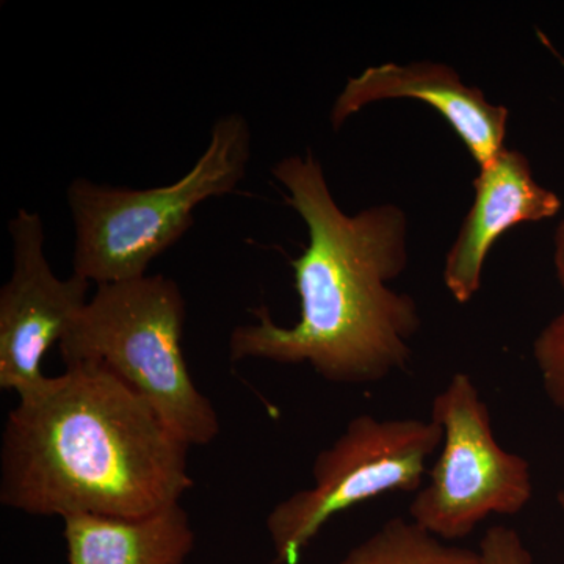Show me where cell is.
I'll return each mask as SVG.
<instances>
[{
  "instance_id": "6da1fadb",
  "label": "cell",
  "mask_w": 564,
  "mask_h": 564,
  "mask_svg": "<svg viewBox=\"0 0 564 564\" xmlns=\"http://www.w3.org/2000/svg\"><path fill=\"white\" fill-rule=\"evenodd\" d=\"M272 174L310 239L291 261L300 318L281 326L267 307L252 310L256 323L229 336V359L310 364L340 386L377 384L402 372L422 326L413 296L389 288L408 265L406 215L393 204L345 214L311 151L281 159Z\"/></svg>"
},
{
  "instance_id": "7a4b0ae2",
  "label": "cell",
  "mask_w": 564,
  "mask_h": 564,
  "mask_svg": "<svg viewBox=\"0 0 564 564\" xmlns=\"http://www.w3.org/2000/svg\"><path fill=\"white\" fill-rule=\"evenodd\" d=\"M188 445L99 364L18 397L0 445V503L40 518H140L193 488Z\"/></svg>"
},
{
  "instance_id": "3957f363",
  "label": "cell",
  "mask_w": 564,
  "mask_h": 564,
  "mask_svg": "<svg viewBox=\"0 0 564 564\" xmlns=\"http://www.w3.org/2000/svg\"><path fill=\"white\" fill-rule=\"evenodd\" d=\"M185 317L184 293L162 274L96 285L58 348L66 366L99 364L144 400L177 440L206 447L221 423L185 361Z\"/></svg>"
},
{
  "instance_id": "277c9868",
  "label": "cell",
  "mask_w": 564,
  "mask_h": 564,
  "mask_svg": "<svg viewBox=\"0 0 564 564\" xmlns=\"http://www.w3.org/2000/svg\"><path fill=\"white\" fill-rule=\"evenodd\" d=\"M250 159V122L228 113L212 126L209 144L191 172L172 184L139 191L87 177L70 181L74 273L95 285L148 276L151 263L192 228L203 203L239 187Z\"/></svg>"
},
{
  "instance_id": "5b68a950",
  "label": "cell",
  "mask_w": 564,
  "mask_h": 564,
  "mask_svg": "<svg viewBox=\"0 0 564 564\" xmlns=\"http://www.w3.org/2000/svg\"><path fill=\"white\" fill-rule=\"evenodd\" d=\"M443 440V426L432 417H352L315 456L313 486L281 500L267 516L274 564H300L304 549L334 516L386 494L417 492Z\"/></svg>"
},
{
  "instance_id": "8992f818",
  "label": "cell",
  "mask_w": 564,
  "mask_h": 564,
  "mask_svg": "<svg viewBox=\"0 0 564 564\" xmlns=\"http://www.w3.org/2000/svg\"><path fill=\"white\" fill-rule=\"evenodd\" d=\"M432 419L443 426V445L410 505L411 521L455 543L491 516L522 513L533 499L532 469L494 436L488 404L469 375L455 373L434 397Z\"/></svg>"
},
{
  "instance_id": "52a82bcc",
  "label": "cell",
  "mask_w": 564,
  "mask_h": 564,
  "mask_svg": "<svg viewBox=\"0 0 564 564\" xmlns=\"http://www.w3.org/2000/svg\"><path fill=\"white\" fill-rule=\"evenodd\" d=\"M9 232L13 272L0 291V388L22 397L47 380L41 362L87 306L91 282L54 273L39 212L18 209Z\"/></svg>"
},
{
  "instance_id": "ba28073f",
  "label": "cell",
  "mask_w": 564,
  "mask_h": 564,
  "mask_svg": "<svg viewBox=\"0 0 564 564\" xmlns=\"http://www.w3.org/2000/svg\"><path fill=\"white\" fill-rule=\"evenodd\" d=\"M386 99H417L440 111L480 169L505 148L510 111L489 102L480 88L464 84L444 63H386L350 77L333 104V128L339 131L364 107Z\"/></svg>"
},
{
  "instance_id": "9c48e42d",
  "label": "cell",
  "mask_w": 564,
  "mask_h": 564,
  "mask_svg": "<svg viewBox=\"0 0 564 564\" xmlns=\"http://www.w3.org/2000/svg\"><path fill=\"white\" fill-rule=\"evenodd\" d=\"M475 199L464 218L444 265L445 288L458 303L474 299L492 245L508 229L521 223L555 217L562 199L538 184L529 159L503 148L474 182Z\"/></svg>"
},
{
  "instance_id": "30bf717a",
  "label": "cell",
  "mask_w": 564,
  "mask_h": 564,
  "mask_svg": "<svg viewBox=\"0 0 564 564\" xmlns=\"http://www.w3.org/2000/svg\"><path fill=\"white\" fill-rule=\"evenodd\" d=\"M68 564H185L196 534L181 502L140 518H63Z\"/></svg>"
},
{
  "instance_id": "8fae6325",
  "label": "cell",
  "mask_w": 564,
  "mask_h": 564,
  "mask_svg": "<svg viewBox=\"0 0 564 564\" xmlns=\"http://www.w3.org/2000/svg\"><path fill=\"white\" fill-rule=\"evenodd\" d=\"M336 564H481V558L478 549L440 540L410 518H393Z\"/></svg>"
},
{
  "instance_id": "7c38bea8",
  "label": "cell",
  "mask_w": 564,
  "mask_h": 564,
  "mask_svg": "<svg viewBox=\"0 0 564 564\" xmlns=\"http://www.w3.org/2000/svg\"><path fill=\"white\" fill-rule=\"evenodd\" d=\"M533 358L547 399L564 414V325L554 318L538 334Z\"/></svg>"
},
{
  "instance_id": "4fadbf2b",
  "label": "cell",
  "mask_w": 564,
  "mask_h": 564,
  "mask_svg": "<svg viewBox=\"0 0 564 564\" xmlns=\"http://www.w3.org/2000/svg\"><path fill=\"white\" fill-rule=\"evenodd\" d=\"M481 564H533L532 552L511 527L494 525L478 544Z\"/></svg>"
},
{
  "instance_id": "5bb4252c",
  "label": "cell",
  "mask_w": 564,
  "mask_h": 564,
  "mask_svg": "<svg viewBox=\"0 0 564 564\" xmlns=\"http://www.w3.org/2000/svg\"><path fill=\"white\" fill-rule=\"evenodd\" d=\"M555 269L556 274H558V280L562 282L564 289V220L560 223L558 228L555 231ZM560 322L564 325V311L558 315Z\"/></svg>"
},
{
  "instance_id": "9a60e30c",
  "label": "cell",
  "mask_w": 564,
  "mask_h": 564,
  "mask_svg": "<svg viewBox=\"0 0 564 564\" xmlns=\"http://www.w3.org/2000/svg\"><path fill=\"white\" fill-rule=\"evenodd\" d=\"M556 503H558L560 510H562L564 514V477L562 488H560L558 494H556Z\"/></svg>"
}]
</instances>
